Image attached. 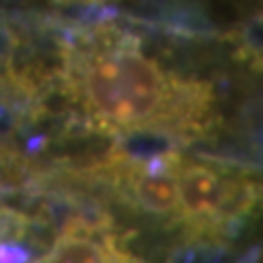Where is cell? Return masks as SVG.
<instances>
[{
	"instance_id": "cell-1",
	"label": "cell",
	"mask_w": 263,
	"mask_h": 263,
	"mask_svg": "<svg viewBox=\"0 0 263 263\" xmlns=\"http://www.w3.org/2000/svg\"><path fill=\"white\" fill-rule=\"evenodd\" d=\"M259 64L250 33L197 31L123 15L31 5L7 75L29 121L64 117L68 129L158 136L189 145L221 134L233 64Z\"/></svg>"
},
{
	"instance_id": "cell-2",
	"label": "cell",
	"mask_w": 263,
	"mask_h": 263,
	"mask_svg": "<svg viewBox=\"0 0 263 263\" xmlns=\"http://www.w3.org/2000/svg\"><path fill=\"white\" fill-rule=\"evenodd\" d=\"M180 221L191 237H219L248 217L259 202V184L235 167L180 158L176 169Z\"/></svg>"
},
{
	"instance_id": "cell-3",
	"label": "cell",
	"mask_w": 263,
	"mask_h": 263,
	"mask_svg": "<svg viewBox=\"0 0 263 263\" xmlns=\"http://www.w3.org/2000/svg\"><path fill=\"white\" fill-rule=\"evenodd\" d=\"M46 9L112 11L197 31L250 33L259 0H24Z\"/></svg>"
},
{
	"instance_id": "cell-4",
	"label": "cell",
	"mask_w": 263,
	"mask_h": 263,
	"mask_svg": "<svg viewBox=\"0 0 263 263\" xmlns=\"http://www.w3.org/2000/svg\"><path fill=\"white\" fill-rule=\"evenodd\" d=\"M99 224L68 221L48 250L44 263H132V257L119 248L110 235H97Z\"/></svg>"
},
{
	"instance_id": "cell-5",
	"label": "cell",
	"mask_w": 263,
	"mask_h": 263,
	"mask_svg": "<svg viewBox=\"0 0 263 263\" xmlns=\"http://www.w3.org/2000/svg\"><path fill=\"white\" fill-rule=\"evenodd\" d=\"M0 263H31V252L18 241H0Z\"/></svg>"
},
{
	"instance_id": "cell-6",
	"label": "cell",
	"mask_w": 263,
	"mask_h": 263,
	"mask_svg": "<svg viewBox=\"0 0 263 263\" xmlns=\"http://www.w3.org/2000/svg\"><path fill=\"white\" fill-rule=\"evenodd\" d=\"M3 3H5V0H0V5H3Z\"/></svg>"
}]
</instances>
